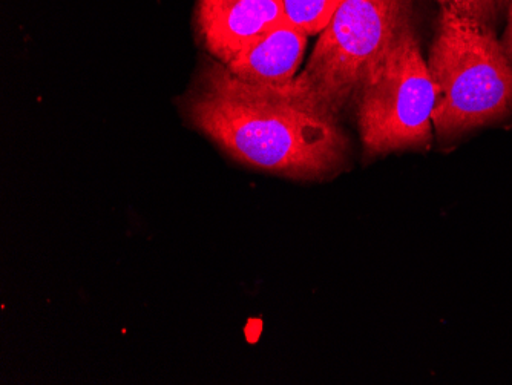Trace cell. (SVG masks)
Instances as JSON below:
<instances>
[{
    "mask_svg": "<svg viewBox=\"0 0 512 385\" xmlns=\"http://www.w3.org/2000/svg\"><path fill=\"white\" fill-rule=\"evenodd\" d=\"M427 63L436 88L433 128L440 140L511 116L512 62L494 28L440 8Z\"/></svg>",
    "mask_w": 512,
    "mask_h": 385,
    "instance_id": "7a4b0ae2",
    "label": "cell"
},
{
    "mask_svg": "<svg viewBox=\"0 0 512 385\" xmlns=\"http://www.w3.org/2000/svg\"><path fill=\"white\" fill-rule=\"evenodd\" d=\"M352 102L368 157L430 145L436 88L416 28L402 33L359 86Z\"/></svg>",
    "mask_w": 512,
    "mask_h": 385,
    "instance_id": "277c9868",
    "label": "cell"
},
{
    "mask_svg": "<svg viewBox=\"0 0 512 385\" xmlns=\"http://www.w3.org/2000/svg\"><path fill=\"white\" fill-rule=\"evenodd\" d=\"M307 37L286 20L250 43L246 50L226 63V68L238 79L252 85H287L295 79L301 66Z\"/></svg>",
    "mask_w": 512,
    "mask_h": 385,
    "instance_id": "8992f818",
    "label": "cell"
},
{
    "mask_svg": "<svg viewBox=\"0 0 512 385\" xmlns=\"http://www.w3.org/2000/svg\"><path fill=\"white\" fill-rule=\"evenodd\" d=\"M283 22V0H197L195 4L198 42L224 65Z\"/></svg>",
    "mask_w": 512,
    "mask_h": 385,
    "instance_id": "5b68a950",
    "label": "cell"
},
{
    "mask_svg": "<svg viewBox=\"0 0 512 385\" xmlns=\"http://www.w3.org/2000/svg\"><path fill=\"white\" fill-rule=\"evenodd\" d=\"M342 0H283L284 17L307 36L321 33Z\"/></svg>",
    "mask_w": 512,
    "mask_h": 385,
    "instance_id": "52a82bcc",
    "label": "cell"
},
{
    "mask_svg": "<svg viewBox=\"0 0 512 385\" xmlns=\"http://www.w3.org/2000/svg\"><path fill=\"white\" fill-rule=\"evenodd\" d=\"M436 2L440 8H447L460 16L471 17L494 30L500 16L506 14V7H508V0H436Z\"/></svg>",
    "mask_w": 512,
    "mask_h": 385,
    "instance_id": "ba28073f",
    "label": "cell"
},
{
    "mask_svg": "<svg viewBox=\"0 0 512 385\" xmlns=\"http://www.w3.org/2000/svg\"><path fill=\"white\" fill-rule=\"evenodd\" d=\"M410 27L413 0H342L319 33L306 68L276 88L339 119L368 74Z\"/></svg>",
    "mask_w": 512,
    "mask_h": 385,
    "instance_id": "3957f363",
    "label": "cell"
},
{
    "mask_svg": "<svg viewBox=\"0 0 512 385\" xmlns=\"http://www.w3.org/2000/svg\"><path fill=\"white\" fill-rule=\"evenodd\" d=\"M500 43H502L506 56L512 62V0H508V7H506V27Z\"/></svg>",
    "mask_w": 512,
    "mask_h": 385,
    "instance_id": "9c48e42d",
    "label": "cell"
},
{
    "mask_svg": "<svg viewBox=\"0 0 512 385\" xmlns=\"http://www.w3.org/2000/svg\"><path fill=\"white\" fill-rule=\"evenodd\" d=\"M186 119L244 165L296 180L339 174L350 143L338 117L292 99L276 86L252 85L215 59L201 63L183 97Z\"/></svg>",
    "mask_w": 512,
    "mask_h": 385,
    "instance_id": "6da1fadb",
    "label": "cell"
}]
</instances>
